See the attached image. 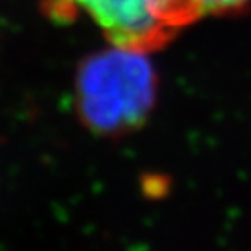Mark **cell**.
<instances>
[{"label": "cell", "instance_id": "obj_1", "mask_svg": "<svg viewBox=\"0 0 251 251\" xmlns=\"http://www.w3.org/2000/svg\"><path fill=\"white\" fill-rule=\"evenodd\" d=\"M155 89V72L147 52L114 46L87 58L78 70V112L96 133H124L147 119Z\"/></svg>", "mask_w": 251, "mask_h": 251}, {"label": "cell", "instance_id": "obj_3", "mask_svg": "<svg viewBox=\"0 0 251 251\" xmlns=\"http://www.w3.org/2000/svg\"><path fill=\"white\" fill-rule=\"evenodd\" d=\"M250 0H196L201 12L204 14H225V12L239 11Z\"/></svg>", "mask_w": 251, "mask_h": 251}, {"label": "cell", "instance_id": "obj_2", "mask_svg": "<svg viewBox=\"0 0 251 251\" xmlns=\"http://www.w3.org/2000/svg\"><path fill=\"white\" fill-rule=\"evenodd\" d=\"M114 46L152 52L202 16L196 0H70Z\"/></svg>", "mask_w": 251, "mask_h": 251}]
</instances>
